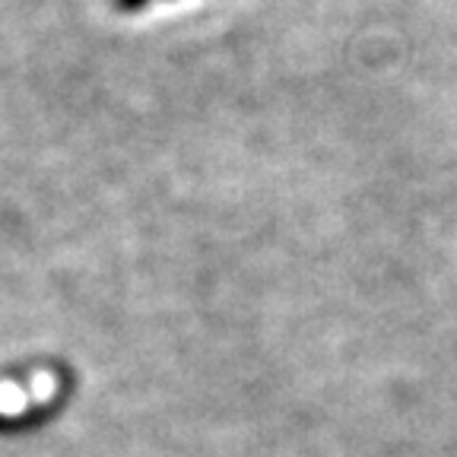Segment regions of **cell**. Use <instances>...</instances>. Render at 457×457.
<instances>
[{
	"label": "cell",
	"instance_id": "6da1fadb",
	"mask_svg": "<svg viewBox=\"0 0 457 457\" xmlns=\"http://www.w3.org/2000/svg\"><path fill=\"white\" fill-rule=\"evenodd\" d=\"M118 4V10H140L146 0H114Z\"/></svg>",
	"mask_w": 457,
	"mask_h": 457
}]
</instances>
